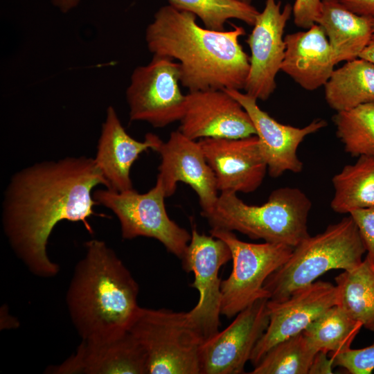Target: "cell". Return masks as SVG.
<instances>
[{
  "label": "cell",
  "mask_w": 374,
  "mask_h": 374,
  "mask_svg": "<svg viewBox=\"0 0 374 374\" xmlns=\"http://www.w3.org/2000/svg\"><path fill=\"white\" fill-rule=\"evenodd\" d=\"M107 186L94 158L66 157L35 163L16 172L4 191L3 233L17 257L35 276L52 278L60 266L48 257L47 245L57 224L82 222L93 233L88 219L96 213V187Z\"/></svg>",
  "instance_id": "obj_1"
},
{
  "label": "cell",
  "mask_w": 374,
  "mask_h": 374,
  "mask_svg": "<svg viewBox=\"0 0 374 374\" xmlns=\"http://www.w3.org/2000/svg\"><path fill=\"white\" fill-rule=\"evenodd\" d=\"M196 16L170 5L161 7L145 30L153 55L177 60L179 82L188 92L210 89H244L249 57L239 42L242 26L229 30L201 27Z\"/></svg>",
  "instance_id": "obj_2"
},
{
  "label": "cell",
  "mask_w": 374,
  "mask_h": 374,
  "mask_svg": "<svg viewBox=\"0 0 374 374\" xmlns=\"http://www.w3.org/2000/svg\"><path fill=\"white\" fill-rule=\"evenodd\" d=\"M84 248L66 291L68 312L82 340L109 338L128 330L139 307V285L105 242L91 239Z\"/></svg>",
  "instance_id": "obj_3"
},
{
  "label": "cell",
  "mask_w": 374,
  "mask_h": 374,
  "mask_svg": "<svg viewBox=\"0 0 374 374\" xmlns=\"http://www.w3.org/2000/svg\"><path fill=\"white\" fill-rule=\"evenodd\" d=\"M311 206L310 199L298 188H278L260 206L247 204L236 193L222 192L204 217L211 229L235 231L251 239L295 247L310 236L307 222Z\"/></svg>",
  "instance_id": "obj_4"
},
{
  "label": "cell",
  "mask_w": 374,
  "mask_h": 374,
  "mask_svg": "<svg viewBox=\"0 0 374 374\" xmlns=\"http://www.w3.org/2000/svg\"><path fill=\"white\" fill-rule=\"evenodd\" d=\"M366 252L358 228L349 215L294 247L286 262L267 278L264 288L269 300L285 299L331 269L355 268Z\"/></svg>",
  "instance_id": "obj_5"
},
{
  "label": "cell",
  "mask_w": 374,
  "mask_h": 374,
  "mask_svg": "<svg viewBox=\"0 0 374 374\" xmlns=\"http://www.w3.org/2000/svg\"><path fill=\"white\" fill-rule=\"evenodd\" d=\"M128 330L145 352L148 374H200L203 341L188 312L139 306Z\"/></svg>",
  "instance_id": "obj_6"
},
{
  "label": "cell",
  "mask_w": 374,
  "mask_h": 374,
  "mask_svg": "<svg viewBox=\"0 0 374 374\" xmlns=\"http://www.w3.org/2000/svg\"><path fill=\"white\" fill-rule=\"evenodd\" d=\"M93 197L98 204L117 217L123 239L140 236L156 239L183 260L191 234L169 217L165 206L166 196L159 179L145 193L134 188L117 192L105 188L94 190Z\"/></svg>",
  "instance_id": "obj_7"
},
{
  "label": "cell",
  "mask_w": 374,
  "mask_h": 374,
  "mask_svg": "<svg viewBox=\"0 0 374 374\" xmlns=\"http://www.w3.org/2000/svg\"><path fill=\"white\" fill-rule=\"evenodd\" d=\"M210 234L229 247L233 269L221 283V314L236 316L256 301L267 298V278L290 257L294 247L280 243L256 244L239 240L233 231L211 229Z\"/></svg>",
  "instance_id": "obj_8"
},
{
  "label": "cell",
  "mask_w": 374,
  "mask_h": 374,
  "mask_svg": "<svg viewBox=\"0 0 374 374\" xmlns=\"http://www.w3.org/2000/svg\"><path fill=\"white\" fill-rule=\"evenodd\" d=\"M177 62L153 55L151 61L137 66L126 89L130 121H144L154 127H164L181 119L186 96L179 87Z\"/></svg>",
  "instance_id": "obj_9"
},
{
  "label": "cell",
  "mask_w": 374,
  "mask_h": 374,
  "mask_svg": "<svg viewBox=\"0 0 374 374\" xmlns=\"http://www.w3.org/2000/svg\"><path fill=\"white\" fill-rule=\"evenodd\" d=\"M230 260L231 250L223 240L199 233L193 227L181 263L186 272L194 273L191 287L198 291L199 297L197 305L187 312L203 342L219 332L222 301L219 271Z\"/></svg>",
  "instance_id": "obj_10"
},
{
  "label": "cell",
  "mask_w": 374,
  "mask_h": 374,
  "mask_svg": "<svg viewBox=\"0 0 374 374\" xmlns=\"http://www.w3.org/2000/svg\"><path fill=\"white\" fill-rule=\"evenodd\" d=\"M292 14V6L266 0L246 42L249 45V71L244 90L257 100H266L276 88V77L285 57L284 30Z\"/></svg>",
  "instance_id": "obj_11"
},
{
  "label": "cell",
  "mask_w": 374,
  "mask_h": 374,
  "mask_svg": "<svg viewBox=\"0 0 374 374\" xmlns=\"http://www.w3.org/2000/svg\"><path fill=\"white\" fill-rule=\"evenodd\" d=\"M268 300L256 301L240 312L224 330L201 344L200 374L244 373L247 362L268 326Z\"/></svg>",
  "instance_id": "obj_12"
},
{
  "label": "cell",
  "mask_w": 374,
  "mask_h": 374,
  "mask_svg": "<svg viewBox=\"0 0 374 374\" xmlns=\"http://www.w3.org/2000/svg\"><path fill=\"white\" fill-rule=\"evenodd\" d=\"M339 292L330 282L314 281L280 301L268 300V326L257 342L250 360L255 366L278 342L302 332L330 308L337 305Z\"/></svg>",
  "instance_id": "obj_13"
},
{
  "label": "cell",
  "mask_w": 374,
  "mask_h": 374,
  "mask_svg": "<svg viewBox=\"0 0 374 374\" xmlns=\"http://www.w3.org/2000/svg\"><path fill=\"white\" fill-rule=\"evenodd\" d=\"M156 152L161 156L157 178L161 181L166 197L175 193L179 182L184 183L198 196L202 215L209 214L217 203L219 191L199 142L178 130L172 132L166 141H162Z\"/></svg>",
  "instance_id": "obj_14"
},
{
  "label": "cell",
  "mask_w": 374,
  "mask_h": 374,
  "mask_svg": "<svg viewBox=\"0 0 374 374\" xmlns=\"http://www.w3.org/2000/svg\"><path fill=\"white\" fill-rule=\"evenodd\" d=\"M179 130L193 139H240L256 135L253 122L240 103L224 89L190 91Z\"/></svg>",
  "instance_id": "obj_15"
},
{
  "label": "cell",
  "mask_w": 374,
  "mask_h": 374,
  "mask_svg": "<svg viewBox=\"0 0 374 374\" xmlns=\"http://www.w3.org/2000/svg\"><path fill=\"white\" fill-rule=\"evenodd\" d=\"M216 179L218 191L250 193L267 171L256 135L240 139L204 138L198 141Z\"/></svg>",
  "instance_id": "obj_16"
},
{
  "label": "cell",
  "mask_w": 374,
  "mask_h": 374,
  "mask_svg": "<svg viewBox=\"0 0 374 374\" xmlns=\"http://www.w3.org/2000/svg\"><path fill=\"white\" fill-rule=\"evenodd\" d=\"M238 100L249 115L256 132L260 153L271 177L285 172H301L303 164L297 156V149L303 139L325 127V120H313L304 127H296L278 123L261 109L257 100L236 89H224Z\"/></svg>",
  "instance_id": "obj_17"
},
{
  "label": "cell",
  "mask_w": 374,
  "mask_h": 374,
  "mask_svg": "<svg viewBox=\"0 0 374 374\" xmlns=\"http://www.w3.org/2000/svg\"><path fill=\"white\" fill-rule=\"evenodd\" d=\"M51 374H148L147 356L128 330L109 338L82 340L75 352L46 371Z\"/></svg>",
  "instance_id": "obj_18"
},
{
  "label": "cell",
  "mask_w": 374,
  "mask_h": 374,
  "mask_svg": "<svg viewBox=\"0 0 374 374\" xmlns=\"http://www.w3.org/2000/svg\"><path fill=\"white\" fill-rule=\"evenodd\" d=\"M162 140L148 133L143 141L126 132L112 106L107 109L94 160L107 183L106 188L122 192L133 188L131 168L140 154L148 149L157 150Z\"/></svg>",
  "instance_id": "obj_19"
},
{
  "label": "cell",
  "mask_w": 374,
  "mask_h": 374,
  "mask_svg": "<svg viewBox=\"0 0 374 374\" xmlns=\"http://www.w3.org/2000/svg\"><path fill=\"white\" fill-rule=\"evenodd\" d=\"M284 40L286 48L280 71L305 90L324 86L336 64L322 27L314 24L305 31L287 35Z\"/></svg>",
  "instance_id": "obj_20"
},
{
  "label": "cell",
  "mask_w": 374,
  "mask_h": 374,
  "mask_svg": "<svg viewBox=\"0 0 374 374\" xmlns=\"http://www.w3.org/2000/svg\"><path fill=\"white\" fill-rule=\"evenodd\" d=\"M315 24L323 29L336 64L359 57L373 39V19L355 14L336 0H321Z\"/></svg>",
  "instance_id": "obj_21"
},
{
  "label": "cell",
  "mask_w": 374,
  "mask_h": 374,
  "mask_svg": "<svg viewBox=\"0 0 374 374\" xmlns=\"http://www.w3.org/2000/svg\"><path fill=\"white\" fill-rule=\"evenodd\" d=\"M324 93L328 105L337 112L374 102V64L361 57L346 62L334 69Z\"/></svg>",
  "instance_id": "obj_22"
},
{
  "label": "cell",
  "mask_w": 374,
  "mask_h": 374,
  "mask_svg": "<svg viewBox=\"0 0 374 374\" xmlns=\"http://www.w3.org/2000/svg\"><path fill=\"white\" fill-rule=\"evenodd\" d=\"M335 189L330 206L336 213L374 207V157L361 155L332 179Z\"/></svg>",
  "instance_id": "obj_23"
},
{
  "label": "cell",
  "mask_w": 374,
  "mask_h": 374,
  "mask_svg": "<svg viewBox=\"0 0 374 374\" xmlns=\"http://www.w3.org/2000/svg\"><path fill=\"white\" fill-rule=\"evenodd\" d=\"M339 306L374 332V265L366 258L355 268L335 277Z\"/></svg>",
  "instance_id": "obj_24"
},
{
  "label": "cell",
  "mask_w": 374,
  "mask_h": 374,
  "mask_svg": "<svg viewBox=\"0 0 374 374\" xmlns=\"http://www.w3.org/2000/svg\"><path fill=\"white\" fill-rule=\"evenodd\" d=\"M362 325L335 305L312 322L303 333L317 352L331 356L350 348Z\"/></svg>",
  "instance_id": "obj_25"
},
{
  "label": "cell",
  "mask_w": 374,
  "mask_h": 374,
  "mask_svg": "<svg viewBox=\"0 0 374 374\" xmlns=\"http://www.w3.org/2000/svg\"><path fill=\"white\" fill-rule=\"evenodd\" d=\"M318 352L302 332L271 348L251 374H309Z\"/></svg>",
  "instance_id": "obj_26"
},
{
  "label": "cell",
  "mask_w": 374,
  "mask_h": 374,
  "mask_svg": "<svg viewBox=\"0 0 374 374\" xmlns=\"http://www.w3.org/2000/svg\"><path fill=\"white\" fill-rule=\"evenodd\" d=\"M332 121L347 153L374 157V102L338 112Z\"/></svg>",
  "instance_id": "obj_27"
},
{
  "label": "cell",
  "mask_w": 374,
  "mask_h": 374,
  "mask_svg": "<svg viewBox=\"0 0 374 374\" xmlns=\"http://www.w3.org/2000/svg\"><path fill=\"white\" fill-rule=\"evenodd\" d=\"M174 8L194 14L205 28L224 30L230 19L253 26L259 12L251 4L238 0H168Z\"/></svg>",
  "instance_id": "obj_28"
},
{
  "label": "cell",
  "mask_w": 374,
  "mask_h": 374,
  "mask_svg": "<svg viewBox=\"0 0 374 374\" xmlns=\"http://www.w3.org/2000/svg\"><path fill=\"white\" fill-rule=\"evenodd\" d=\"M331 357L334 366H341L350 374H370L374 370V343L363 348H350Z\"/></svg>",
  "instance_id": "obj_29"
},
{
  "label": "cell",
  "mask_w": 374,
  "mask_h": 374,
  "mask_svg": "<svg viewBox=\"0 0 374 374\" xmlns=\"http://www.w3.org/2000/svg\"><path fill=\"white\" fill-rule=\"evenodd\" d=\"M349 215L355 221L367 255L366 258L374 265V207L352 211Z\"/></svg>",
  "instance_id": "obj_30"
},
{
  "label": "cell",
  "mask_w": 374,
  "mask_h": 374,
  "mask_svg": "<svg viewBox=\"0 0 374 374\" xmlns=\"http://www.w3.org/2000/svg\"><path fill=\"white\" fill-rule=\"evenodd\" d=\"M321 0H295L292 6L294 22L297 27L308 29L316 22Z\"/></svg>",
  "instance_id": "obj_31"
},
{
  "label": "cell",
  "mask_w": 374,
  "mask_h": 374,
  "mask_svg": "<svg viewBox=\"0 0 374 374\" xmlns=\"http://www.w3.org/2000/svg\"><path fill=\"white\" fill-rule=\"evenodd\" d=\"M336 1L355 14L374 19V0Z\"/></svg>",
  "instance_id": "obj_32"
},
{
  "label": "cell",
  "mask_w": 374,
  "mask_h": 374,
  "mask_svg": "<svg viewBox=\"0 0 374 374\" xmlns=\"http://www.w3.org/2000/svg\"><path fill=\"white\" fill-rule=\"evenodd\" d=\"M334 360L332 357L328 359L327 353L318 352L313 360L309 371V374L332 373Z\"/></svg>",
  "instance_id": "obj_33"
},
{
  "label": "cell",
  "mask_w": 374,
  "mask_h": 374,
  "mask_svg": "<svg viewBox=\"0 0 374 374\" xmlns=\"http://www.w3.org/2000/svg\"><path fill=\"white\" fill-rule=\"evenodd\" d=\"M52 1L62 12H66L75 8L78 4L80 0H52Z\"/></svg>",
  "instance_id": "obj_34"
},
{
  "label": "cell",
  "mask_w": 374,
  "mask_h": 374,
  "mask_svg": "<svg viewBox=\"0 0 374 374\" xmlns=\"http://www.w3.org/2000/svg\"><path fill=\"white\" fill-rule=\"evenodd\" d=\"M359 57L366 60L374 64V38L369 42L368 45L359 55Z\"/></svg>",
  "instance_id": "obj_35"
},
{
  "label": "cell",
  "mask_w": 374,
  "mask_h": 374,
  "mask_svg": "<svg viewBox=\"0 0 374 374\" xmlns=\"http://www.w3.org/2000/svg\"><path fill=\"white\" fill-rule=\"evenodd\" d=\"M238 1H240L245 3H249V4H251V1H252V0H238Z\"/></svg>",
  "instance_id": "obj_36"
},
{
  "label": "cell",
  "mask_w": 374,
  "mask_h": 374,
  "mask_svg": "<svg viewBox=\"0 0 374 374\" xmlns=\"http://www.w3.org/2000/svg\"><path fill=\"white\" fill-rule=\"evenodd\" d=\"M373 38H374V19H373Z\"/></svg>",
  "instance_id": "obj_37"
}]
</instances>
